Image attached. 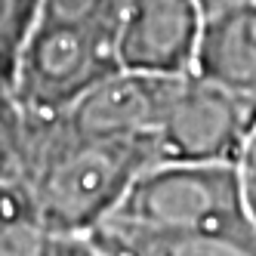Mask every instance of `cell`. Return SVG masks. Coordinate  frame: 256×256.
I'll return each instance as SVG.
<instances>
[{"label": "cell", "instance_id": "obj_1", "mask_svg": "<svg viewBox=\"0 0 256 256\" xmlns=\"http://www.w3.org/2000/svg\"><path fill=\"white\" fill-rule=\"evenodd\" d=\"M148 164L154 154L139 142L90 136L65 118H22L19 179L34 216L62 244L86 241Z\"/></svg>", "mask_w": 256, "mask_h": 256}, {"label": "cell", "instance_id": "obj_2", "mask_svg": "<svg viewBox=\"0 0 256 256\" xmlns=\"http://www.w3.org/2000/svg\"><path fill=\"white\" fill-rule=\"evenodd\" d=\"M124 0H38L12 71L28 120H56L120 65Z\"/></svg>", "mask_w": 256, "mask_h": 256}, {"label": "cell", "instance_id": "obj_3", "mask_svg": "<svg viewBox=\"0 0 256 256\" xmlns=\"http://www.w3.org/2000/svg\"><path fill=\"white\" fill-rule=\"evenodd\" d=\"M102 226L133 232H256L232 160H154Z\"/></svg>", "mask_w": 256, "mask_h": 256}, {"label": "cell", "instance_id": "obj_4", "mask_svg": "<svg viewBox=\"0 0 256 256\" xmlns=\"http://www.w3.org/2000/svg\"><path fill=\"white\" fill-rule=\"evenodd\" d=\"M256 105L200 74H176L154 133V160H232Z\"/></svg>", "mask_w": 256, "mask_h": 256}, {"label": "cell", "instance_id": "obj_5", "mask_svg": "<svg viewBox=\"0 0 256 256\" xmlns=\"http://www.w3.org/2000/svg\"><path fill=\"white\" fill-rule=\"evenodd\" d=\"M204 22L200 0H124L120 65L142 74H192Z\"/></svg>", "mask_w": 256, "mask_h": 256}, {"label": "cell", "instance_id": "obj_6", "mask_svg": "<svg viewBox=\"0 0 256 256\" xmlns=\"http://www.w3.org/2000/svg\"><path fill=\"white\" fill-rule=\"evenodd\" d=\"M194 74L256 105V4L207 16L194 56Z\"/></svg>", "mask_w": 256, "mask_h": 256}, {"label": "cell", "instance_id": "obj_7", "mask_svg": "<svg viewBox=\"0 0 256 256\" xmlns=\"http://www.w3.org/2000/svg\"><path fill=\"white\" fill-rule=\"evenodd\" d=\"M84 244L99 256H256V232H133L99 226Z\"/></svg>", "mask_w": 256, "mask_h": 256}, {"label": "cell", "instance_id": "obj_8", "mask_svg": "<svg viewBox=\"0 0 256 256\" xmlns=\"http://www.w3.org/2000/svg\"><path fill=\"white\" fill-rule=\"evenodd\" d=\"M234 170H238V182H241V198L250 222L256 226V118L247 130V139L241 145V152L234 158Z\"/></svg>", "mask_w": 256, "mask_h": 256}, {"label": "cell", "instance_id": "obj_9", "mask_svg": "<svg viewBox=\"0 0 256 256\" xmlns=\"http://www.w3.org/2000/svg\"><path fill=\"white\" fill-rule=\"evenodd\" d=\"M241 4H256V0H200L204 12H219V10H228V6H241Z\"/></svg>", "mask_w": 256, "mask_h": 256}, {"label": "cell", "instance_id": "obj_10", "mask_svg": "<svg viewBox=\"0 0 256 256\" xmlns=\"http://www.w3.org/2000/svg\"><path fill=\"white\" fill-rule=\"evenodd\" d=\"M59 256H99V253H93L84 241H71V244H65L62 247V253Z\"/></svg>", "mask_w": 256, "mask_h": 256}]
</instances>
